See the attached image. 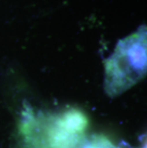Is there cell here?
I'll use <instances>...</instances> for the list:
<instances>
[{
    "instance_id": "cell-1",
    "label": "cell",
    "mask_w": 147,
    "mask_h": 148,
    "mask_svg": "<svg viewBox=\"0 0 147 148\" xmlns=\"http://www.w3.org/2000/svg\"><path fill=\"white\" fill-rule=\"evenodd\" d=\"M146 69V31L137 33L118 42L115 53L106 60V81L113 92L134 84Z\"/></svg>"
}]
</instances>
